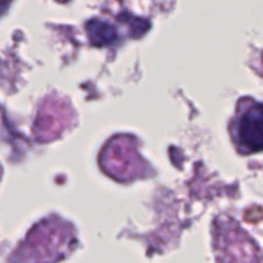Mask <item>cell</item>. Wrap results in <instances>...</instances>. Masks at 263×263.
Here are the masks:
<instances>
[{"label":"cell","instance_id":"6da1fadb","mask_svg":"<svg viewBox=\"0 0 263 263\" xmlns=\"http://www.w3.org/2000/svg\"><path fill=\"white\" fill-rule=\"evenodd\" d=\"M238 151L244 154L263 151V104L247 100L244 108H239L231 125Z\"/></svg>","mask_w":263,"mask_h":263},{"label":"cell","instance_id":"7a4b0ae2","mask_svg":"<svg viewBox=\"0 0 263 263\" xmlns=\"http://www.w3.org/2000/svg\"><path fill=\"white\" fill-rule=\"evenodd\" d=\"M122 156V149L117 138L105 146L104 153H102L100 157L102 167L105 172L117 180H128L133 177L135 179L138 176H143L144 162L139 158L133 141L128 145L125 158Z\"/></svg>","mask_w":263,"mask_h":263},{"label":"cell","instance_id":"3957f363","mask_svg":"<svg viewBox=\"0 0 263 263\" xmlns=\"http://www.w3.org/2000/svg\"><path fill=\"white\" fill-rule=\"evenodd\" d=\"M87 32H89L90 39L97 45L109 43L115 37V30L109 25H107L105 22H100V21H91L87 25Z\"/></svg>","mask_w":263,"mask_h":263}]
</instances>
